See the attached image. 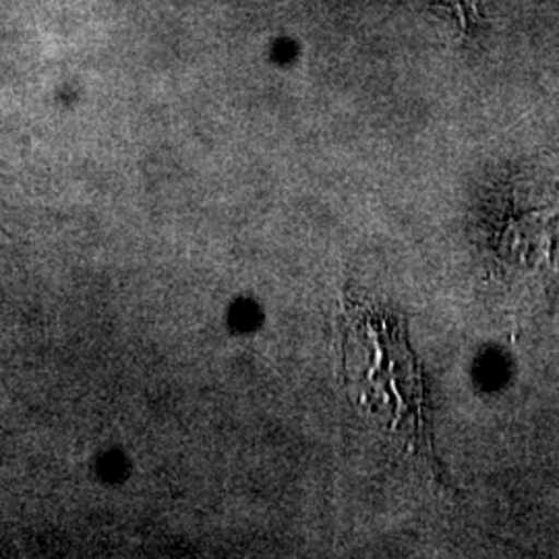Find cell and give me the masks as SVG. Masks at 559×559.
<instances>
[{
  "mask_svg": "<svg viewBox=\"0 0 559 559\" xmlns=\"http://www.w3.org/2000/svg\"><path fill=\"white\" fill-rule=\"evenodd\" d=\"M440 2L452 7L456 20L462 23L464 29H468L473 21L479 20V0H440Z\"/></svg>",
  "mask_w": 559,
  "mask_h": 559,
  "instance_id": "2",
  "label": "cell"
},
{
  "mask_svg": "<svg viewBox=\"0 0 559 559\" xmlns=\"http://www.w3.org/2000/svg\"><path fill=\"white\" fill-rule=\"evenodd\" d=\"M340 340L344 383L355 406L404 450L440 471L427 388L402 318L348 290L342 299Z\"/></svg>",
  "mask_w": 559,
  "mask_h": 559,
  "instance_id": "1",
  "label": "cell"
}]
</instances>
